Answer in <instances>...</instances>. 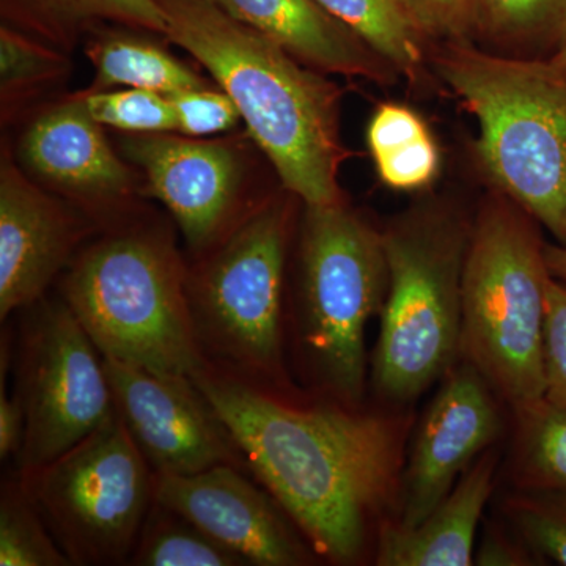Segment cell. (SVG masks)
Wrapping results in <instances>:
<instances>
[{"label":"cell","instance_id":"cell-8","mask_svg":"<svg viewBox=\"0 0 566 566\" xmlns=\"http://www.w3.org/2000/svg\"><path fill=\"white\" fill-rule=\"evenodd\" d=\"M300 338L316 385L335 403L363 400L368 319L385 305L382 233L345 202L307 205L301 240Z\"/></svg>","mask_w":566,"mask_h":566},{"label":"cell","instance_id":"cell-12","mask_svg":"<svg viewBox=\"0 0 566 566\" xmlns=\"http://www.w3.org/2000/svg\"><path fill=\"white\" fill-rule=\"evenodd\" d=\"M243 472L221 464L192 475L155 474V502L191 521L248 565L311 564L290 516Z\"/></svg>","mask_w":566,"mask_h":566},{"label":"cell","instance_id":"cell-5","mask_svg":"<svg viewBox=\"0 0 566 566\" xmlns=\"http://www.w3.org/2000/svg\"><path fill=\"white\" fill-rule=\"evenodd\" d=\"M188 273L169 238L125 232L82 253L62 300L107 359L191 376L205 360L189 312Z\"/></svg>","mask_w":566,"mask_h":566},{"label":"cell","instance_id":"cell-14","mask_svg":"<svg viewBox=\"0 0 566 566\" xmlns=\"http://www.w3.org/2000/svg\"><path fill=\"white\" fill-rule=\"evenodd\" d=\"M125 153L139 164L186 241L197 251L210 248L222 234L234 196L240 167L229 148L219 144L145 134L125 142Z\"/></svg>","mask_w":566,"mask_h":566},{"label":"cell","instance_id":"cell-34","mask_svg":"<svg viewBox=\"0 0 566 566\" xmlns=\"http://www.w3.org/2000/svg\"><path fill=\"white\" fill-rule=\"evenodd\" d=\"M11 359L10 337L3 335L2 354H0V458L3 461L18 457L24 442V411L17 395L6 394V375Z\"/></svg>","mask_w":566,"mask_h":566},{"label":"cell","instance_id":"cell-17","mask_svg":"<svg viewBox=\"0 0 566 566\" xmlns=\"http://www.w3.org/2000/svg\"><path fill=\"white\" fill-rule=\"evenodd\" d=\"M21 155L33 174L84 199H114L129 186L117 158L85 99L63 103L33 123Z\"/></svg>","mask_w":566,"mask_h":566},{"label":"cell","instance_id":"cell-32","mask_svg":"<svg viewBox=\"0 0 566 566\" xmlns=\"http://www.w3.org/2000/svg\"><path fill=\"white\" fill-rule=\"evenodd\" d=\"M427 39L471 41L482 0H403Z\"/></svg>","mask_w":566,"mask_h":566},{"label":"cell","instance_id":"cell-11","mask_svg":"<svg viewBox=\"0 0 566 566\" xmlns=\"http://www.w3.org/2000/svg\"><path fill=\"white\" fill-rule=\"evenodd\" d=\"M103 360L115 411L155 474L192 475L221 464L248 471L229 428L189 376Z\"/></svg>","mask_w":566,"mask_h":566},{"label":"cell","instance_id":"cell-20","mask_svg":"<svg viewBox=\"0 0 566 566\" xmlns=\"http://www.w3.org/2000/svg\"><path fill=\"white\" fill-rule=\"evenodd\" d=\"M476 35L499 54L549 59L566 39V0H482Z\"/></svg>","mask_w":566,"mask_h":566},{"label":"cell","instance_id":"cell-27","mask_svg":"<svg viewBox=\"0 0 566 566\" xmlns=\"http://www.w3.org/2000/svg\"><path fill=\"white\" fill-rule=\"evenodd\" d=\"M92 117L99 125L123 132L161 134L177 132V117L169 96L140 91L98 92L85 96Z\"/></svg>","mask_w":566,"mask_h":566},{"label":"cell","instance_id":"cell-18","mask_svg":"<svg viewBox=\"0 0 566 566\" xmlns=\"http://www.w3.org/2000/svg\"><path fill=\"white\" fill-rule=\"evenodd\" d=\"M497 458L482 453L433 512L412 527L386 524L376 565L468 566L474 564L476 527L494 490Z\"/></svg>","mask_w":566,"mask_h":566},{"label":"cell","instance_id":"cell-21","mask_svg":"<svg viewBox=\"0 0 566 566\" xmlns=\"http://www.w3.org/2000/svg\"><path fill=\"white\" fill-rule=\"evenodd\" d=\"M91 57L99 87L128 85L170 96L205 85L202 77L163 48L134 36H107L93 44Z\"/></svg>","mask_w":566,"mask_h":566},{"label":"cell","instance_id":"cell-16","mask_svg":"<svg viewBox=\"0 0 566 566\" xmlns=\"http://www.w3.org/2000/svg\"><path fill=\"white\" fill-rule=\"evenodd\" d=\"M297 61L326 73L392 84L400 74L316 0H210Z\"/></svg>","mask_w":566,"mask_h":566},{"label":"cell","instance_id":"cell-15","mask_svg":"<svg viewBox=\"0 0 566 566\" xmlns=\"http://www.w3.org/2000/svg\"><path fill=\"white\" fill-rule=\"evenodd\" d=\"M69 212L13 166L0 178V319L43 300L80 238Z\"/></svg>","mask_w":566,"mask_h":566},{"label":"cell","instance_id":"cell-26","mask_svg":"<svg viewBox=\"0 0 566 566\" xmlns=\"http://www.w3.org/2000/svg\"><path fill=\"white\" fill-rule=\"evenodd\" d=\"M506 512L536 556L566 566V493L523 490Z\"/></svg>","mask_w":566,"mask_h":566},{"label":"cell","instance_id":"cell-2","mask_svg":"<svg viewBox=\"0 0 566 566\" xmlns=\"http://www.w3.org/2000/svg\"><path fill=\"white\" fill-rule=\"evenodd\" d=\"M175 44L233 99L282 185L307 205L342 203L340 91L210 0H158Z\"/></svg>","mask_w":566,"mask_h":566},{"label":"cell","instance_id":"cell-19","mask_svg":"<svg viewBox=\"0 0 566 566\" xmlns=\"http://www.w3.org/2000/svg\"><path fill=\"white\" fill-rule=\"evenodd\" d=\"M409 81L422 73L427 35L403 0H316Z\"/></svg>","mask_w":566,"mask_h":566},{"label":"cell","instance_id":"cell-13","mask_svg":"<svg viewBox=\"0 0 566 566\" xmlns=\"http://www.w3.org/2000/svg\"><path fill=\"white\" fill-rule=\"evenodd\" d=\"M493 392L471 365L450 368L417 431L403 474L400 526H416L433 512L474 458L497 441L502 419Z\"/></svg>","mask_w":566,"mask_h":566},{"label":"cell","instance_id":"cell-36","mask_svg":"<svg viewBox=\"0 0 566 566\" xmlns=\"http://www.w3.org/2000/svg\"><path fill=\"white\" fill-rule=\"evenodd\" d=\"M545 253L551 275L566 282V245L546 244Z\"/></svg>","mask_w":566,"mask_h":566},{"label":"cell","instance_id":"cell-9","mask_svg":"<svg viewBox=\"0 0 566 566\" xmlns=\"http://www.w3.org/2000/svg\"><path fill=\"white\" fill-rule=\"evenodd\" d=\"M22 486L73 565L129 564L155 504V472L117 411Z\"/></svg>","mask_w":566,"mask_h":566},{"label":"cell","instance_id":"cell-10","mask_svg":"<svg viewBox=\"0 0 566 566\" xmlns=\"http://www.w3.org/2000/svg\"><path fill=\"white\" fill-rule=\"evenodd\" d=\"M24 312L14 389L25 419L20 474L69 452L115 412L102 353L69 305L43 297Z\"/></svg>","mask_w":566,"mask_h":566},{"label":"cell","instance_id":"cell-24","mask_svg":"<svg viewBox=\"0 0 566 566\" xmlns=\"http://www.w3.org/2000/svg\"><path fill=\"white\" fill-rule=\"evenodd\" d=\"M129 565L241 566L248 562L219 545L191 521L155 502L142 527Z\"/></svg>","mask_w":566,"mask_h":566},{"label":"cell","instance_id":"cell-25","mask_svg":"<svg viewBox=\"0 0 566 566\" xmlns=\"http://www.w3.org/2000/svg\"><path fill=\"white\" fill-rule=\"evenodd\" d=\"M0 565L69 566L70 557L51 534L43 516L22 486L20 476L7 480L0 499Z\"/></svg>","mask_w":566,"mask_h":566},{"label":"cell","instance_id":"cell-28","mask_svg":"<svg viewBox=\"0 0 566 566\" xmlns=\"http://www.w3.org/2000/svg\"><path fill=\"white\" fill-rule=\"evenodd\" d=\"M376 170L387 188L412 192L427 188L436 180L441 155L431 133L400 142L374 155Z\"/></svg>","mask_w":566,"mask_h":566},{"label":"cell","instance_id":"cell-29","mask_svg":"<svg viewBox=\"0 0 566 566\" xmlns=\"http://www.w3.org/2000/svg\"><path fill=\"white\" fill-rule=\"evenodd\" d=\"M545 398L566 408V282L551 277L543 329Z\"/></svg>","mask_w":566,"mask_h":566},{"label":"cell","instance_id":"cell-33","mask_svg":"<svg viewBox=\"0 0 566 566\" xmlns=\"http://www.w3.org/2000/svg\"><path fill=\"white\" fill-rule=\"evenodd\" d=\"M430 133L423 118L405 104L385 103L375 111L368 123L367 145L371 156Z\"/></svg>","mask_w":566,"mask_h":566},{"label":"cell","instance_id":"cell-1","mask_svg":"<svg viewBox=\"0 0 566 566\" xmlns=\"http://www.w3.org/2000/svg\"><path fill=\"white\" fill-rule=\"evenodd\" d=\"M262 482L315 553L359 560L371 521L398 485V423L352 406L293 405L205 364L191 376Z\"/></svg>","mask_w":566,"mask_h":566},{"label":"cell","instance_id":"cell-7","mask_svg":"<svg viewBox=\"0 0 566 566\" xmlns=\"http://www.w3.org/2000/svg\"><path fill=\"white\" fill-rule=\"evenodd\" d=\"M289 221L279 203L253 212L186 283L205 364L282 394L289 387L282 312Z\"/></svg>","mask_w":566,"mask_h":566},{"label":"cell","instance_id":"cell-30","mask_svg":"<svg viewBox=\"0 0 566 566\" xmlns=\"http://www.w3.org/2000/svg\"><path fill=\"white\" fill-rule=\"evenodd\" d=\"M169 99L177 117V132L186 136L202 137L229 132L241 118L237 104L226 92L191 88L174 93Z\"/></svg>","mask_w":566,"mask_h":566},{"label":"cell","instance_id":"cell-31","mask_svg":"<svg viewBox=\"0 0 566 566\" xmlns=\"http://www.w3.org/2000/svg\"><path fill=\"white\" fill-rule=\"evenodd\" d=\"M61 69L62 61L54 52L44 50L9 28L0 31V80L3 92L54 76Z\"/></svg>","mask_w":566,"mask_h":566},{"label":"cell","instance_id":"cell-3","mask_svg":"<svg viewBox=\"0 0 566 566\" xmlns=\"http://www.w3.org/2000/svg\"><path fill=\"white\" fill-rule=\"evenodd\" d=\"M436 73L479 122L476 158L504 193L566 245V77L547 59L444 41Z\"/></svg>","mask_w":566,"mask_h":566},{"label":"cell","instance_id":"cell-22","mask_svg":"<svg viewBox=\"0 0 566 566\" xmlns=\"http://www.w3.org/2000/svg\"><path fill=\"white\" fill-rule=\"evenodd\" d=\"M515 476L521 490L566 493V408L545 397L515 408Z\"/></svg>","mask_w":566,"mask_h":566},{"label":"cell","instance_id":"cell-4","mask_svg":"<svg viewBox=\"0 0 566 566\" xmlns=\"http://www.w3.org/2000/svg\"><path fill=\"white\" fill-rule=\"evenodd\" d=\"M535 219L497 192L471 233L461 281L460 357L513 409L545 397L551 271Z\"/></svg>","mask_w":566,"mask_h":566},{"label":"cell","instance_id":"cell-37","mask_svg":"<svg viewBox=\"0 0 566 566\" xmlns=\"http://www.w3.org/2000/svg\"><path fill=\"white\" fill-rule=\"evenodd\" d=\"M547 62L553 65V69L560 73L562 76L566 77V39L564 43L560 44V48L549 59Z\"/></svg>","mask_w":566,"mask_h":566},{"label":"cell","instance_id":"cell-35","mask_svg":"<svg viewBox=\"0 0 566 566\" xmlns=\"http://www.w3.org/2000/svg\"><path fill=\"white\" fill-rule=\"evenodd\" d=\"M534 551L524 543L512 542L499 532H490L474 556V564L482 566L535 565Z\"/></svg>","mask_w":566,"mask_h":566},{"label":"cell","instance_id":"cell-23","mask_svg":"<svg viewBox=\"0 0 566 566\" xmlns=\"http://www.w3.org/2000/svg\"><path fill=\"white\" fill-rule=\"evenodd\" d=\"M13 20L43 33L61 35L95 21H115L167 33V18L158 0H2Z\"/></svg>","mask_w":566,"mask_h":566},{"label":"cell","instance_id":"cell-6","mask_svg":"<svg viewBox=\"0 0 566 566\" xmlns=\"http://www.w3.org/2000/svg\"><path fill=\"white\" fill-rule=\"evenodd\" d=\"M469 233L436 210L411 212L382 232L389 285L371 378L387 400H416L460 357Z\"/></svg>","mask_w":566,"mask_h":566}]
</instances>
